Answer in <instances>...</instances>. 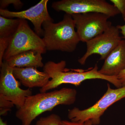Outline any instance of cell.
Listing matches in <instances>:
<instances>
[{
	"label": "cell",
	"instance_id": "1",
	"mask_svg": "<svg viewBox=\"0 0 125 125\" xmlns=\"http://www.w3.org/2000/svg\"><path fill=\"white\" fill-rule=\"evenodd\" d=\"M77 91L64 88L59 90L40 93L27 97L24 105L18 109L15 116L22 125H30L36 117L43 113L52 111L59 105H70L76 99Z\"/></svg>",
	"mask_w": 125,
	"mask_h": 125
},
{
	"label": "cell",
	"instance_id": "2",
	"mask_svg": "<svg viewBox=\"0 0 125 125\" xmlns=\"http://www.w3.org/2000/svg\"><path fill=\"white\" fill-rule=\"evenodd\" d=\"M66 66V62L63 60L58 62L50 61L45 63L43 71L48 74L51 80L44 87L40 88V93L47 92L62 84H71L78 86L84 81L94 79L107 81L117 88L122 87L116 76H106L99 73L97 64L87 70L67 69Z\"/></svg>",
	"mask_w": 125,
	"mask_h": 125
},
{
	"label": "cell",
	"instance_id": "3",
	"mask_svg": "<svg viewBox=\"0 0 125 125\" xmlns=\"http://www.w3.org/2000/svg\"><path fill=\"white\" fill-rule=\"evenodd\" d=\"M42 27V39L47 51L73 52L80 42L71 15L65 13L58 23L45 21Z\"/></svg>",
	"mask_w": 125,
	"mask_h": 125
},
{
	"label": "cell",
	"instance_id": "4",
	"mask_svg": "<svg viewBox=\"0 0 125 125\" xmlns=\"http://www.w3.org/2000/svg\"><path fill=\"white\" fill-rule=\"evenodd\" d=\"M125 98V86L112 89L107 83V89L95 104L83 110L77 107L69 109L68 117L73 122L84 123L90 121L93 125H99L101 117L104 112L114 103Z\"/></svg>",
	"mask_w": 125,
	"mask_h": 125
},
{
	"label": "cell",
	"instance_id": "5",
	"mask_svg": "<svg viewBox=\"0 0 125 125\" xmlns=\"http://www.w3.org/2000/svg\"><path fill=\"white\" fill-rule=\"evenodd\" d=\"M30 50L38 51L42 54L47 51L42 39L31 29L26 20L21 19L18 29L10 39L3 61Z\"/></svg>",
	"mask_w": 125,
	"mask_h": 125
},
{
	"label": "cell",
	"instance_id": "6",
	"mask_svg": "<svg viewBox=\"0 0 125 125\" xmlns=\"http://www.w3.org/2000/svg\"><path fill=\"white\" fill-rule=\"evenodd\" d=\"M81 42L86 43L105 32L112 23L105 14L90 12L72 15Z\"/></svg>",
	"mask_w": 125,
	"mask_h": 125
},
{
	"label": "cell",
	"instance_id": "7",
	"mask_svg": "<svg viewBox=\"0 0 125 125\" xmlns=\"http://www.w3.org/2000/svg\"><path fill=\"white\" fill-rule=\"evenodd\" d=\"M52 6L56 11H64L71 15L98 12L111 18L120 14L113 5L104 0H62L53 2Z\"/></svg>",
	"mask_w": 125,
	"mask_h": 125
},
{
	"label": "cell",
	"instance_id": "8",
	"mask_svg": "<svg viewBox=\"0 0 125 125\" xmlns=\"http://www.w3.org/2000/svg\"><path fill=\"white\" fill-rule=\"evenodd\" d=\"M120 33L117 26L112 25L102 34L87 42L86 52L78 60V62L84 65L87 59L93 54L100 55V60H105L122 40Z\"/></svg>",
	"mask_w": 125,
	"mask_h": 125
},
{
	"label": "cell",
	"instance_id": "9",
	"mask_svg": "<svg viewBox=\"0 0 125 125\" xmlns=\"http://www.w3.org/2000/svg\"><path fill=\"white\" fill-rule=\"evenodd\" d=\"M0 67V96L13 103L19 109L24 105L27 97L32 95V91L30 88H21L13 74V68L5 61H3Z\"/></svg>",
	"mask_w": 125,
	"mask_h": 125
},
{
	"label": "cell",
	"instance_id": "10",
	"mask_svg": "<svg viewBox=\"0 0 125 125\" xmlns=\"http://www.w3.org/2000/svg\"><path fill=\"white\" fill-rule=\"evenodd\" d=\"M48 0H42L35 5L23 11H11L0 9V15L7 18L28 20L33 24L34 30L39 36H42V24L45 21H53L48 11Z\"/></svg>",
	"mask_w": 125,
	"mask_h": 125
},
{
	"label": "cell",
	"instance_id": "11",
	"mask_svg": "<svg viewBox=\"0 0 125 125\" xmlns=\"http://www.w3.org/2000/svg\"><path fill=\"white\" fill-rule=\"evenodd\" d=\"M125 69V39L107 56L101 69L100 73L106 76H116Z\"/></svg>",
	"mask_w": 125,
	"mask_h": 125
},
{
	"label": "cell",
	"instance_id": "12",
	"mask_svg": "<svg viewBox=\"0 0 125 125\" xmlns=\"http://www.w3.org/2000/svg\"><path fill=\"white\" fill-rule=\"evenodd\" d=\"M13 74L23 85L30 89L34 87L42 88L51 79L48 74L44 71H39L34 67H14Z\"/></svg>",
	"mask_w": 125,
	"mask_h": 125
},
{
	"label": "cell",
	"instance_id": "13",
	"mask_svg": "<svg viewBox=\"0 0 125 125\" xmlns=\"http://www.w3.org/2000/svg\"><path fill=\"white\" fill-rule=\"evenodd\" d=\"M42 53L37 51L30 50L21 52L5 61L9 66L14 68L42 67Z\"/></svg>",
	"mask_w": 125,
	"mask_h": 125
},
{
	"label": "cell",
	"instance_id": "14",
	"mask_svg": "<svg viewBox=\"0 0 125 125\" xmlns=\"http://www.w3.org/2000/svg\"><path fill=\"white\" fill-rule=\"evenodd\" d=\"M21 19H10L0 16V38L10 39L17 30Z\"/></svg>",
	"mask_w": 125,
	"mask_h": 125
},
{
	"label": "cell",
	"instance_id": "15",
	"mask_svg": "<svg viewBox=\"0 0 125 125\" xmlns=\"http://www.w3.org/2000/svg\"><path fill=\"white\" fill-rule=\"evenodd\" d=\"M62 121L58 115L52 114L45 117H41L36 125H61Z\"/></svg>",
	"mask_w": 125,
	"mask_h": 125
},
{
	"label": "cell",
	"instance_id": "16",
	"mask_svg": "<svg viewBox=\"0 0 125 125\" xmlns=\"http://www.w3.org/2000/svg\"><path fill=\"white\" fill-rule=\"evenodd\" d=\"M14 104L10 101L5 99L2 96H0V115L4 116L13 107Z\"/></svg>",
	"mask_w": 125,
	"mask_h": 125
},
{
	"label": "cell",
	"instance_id": "17",
	"mask_svg": "<svg viewBox=\"0 0 125 125\" xmlns=\"http://www.w3.org/2000/svg\"><path fill=\"white\" fill-rule=\"evenodd\" d=\"M13 5L16 9H20L23 6V4L20 0H1L0 1V9H5L8 6Z\"/></svg>",
	"mask_w": 125,
	"mask_h": 125
},
{
	"label": "cell",
	"instance_id": "18",
	"mask_svg": "<svg viewBox=\"0 0 125 125\" xmlns=\"http://www.w3.org/2000/svg\"><path fill=\"white\" fill-rule=\"evenodd\" d=\"M10 39L0 38V65L3 63V57L9 46Z\"/></svg>",
	"mask_w": 125,
	"mask_h": 125
},
{
	"label": "cell",
	"instance_id": "19",
	"mask_svg": "<svg viewBox=\"0 0 125 125\" xmlns=\"http://www.w3.org/2000/svg\"><path fill=\"white\" fill-rule=\"evenodd\" d=\"M112 4L121 14L124 20L125 19V0H110Z\"/></svg>",
	"mask_w": 125,
	"mask_h": 125
},
{
	"label": "cell",
	"instance_id": "20",
	"mask_svg": "<svg viewBox=\"0 0 125 125\" xmlns=\"http://www.w3.org/2000/svg\"><path fill=\"white\" fill-rule=\"evenodd\" d=\"M117 77L120 81L122 87L125 86V69L122 71Z\"/></svg>",
	"mask_w": 125,
	"mask_h": 125
},
{
	"label": "cell",
	"instance_id": "21",
	"mask_svg": "<svg viewBox=\"0 0 125 125\" xmlns=\"http://www.w3.org/2000/svg\"><path fill=\"white\" fill-rule=\"evenodd\" d=\"M61 125H84V123H81L78 122H73L67 120H62Z\"/></svg>",
	"mask_w": 125,
	"mask_h": 125
},
{
	"label": "cell",
	"instance_id": "22",
	"mask_svg": "<svg viewBox=\"0 0 125 125\" xmlns=\"http://www.w3.org/2000/svg\"><path fill=\"white\" fill-rule=\"evenodd\" d=\"M125 22V19L124 20ZM120 31V32L123 35V38L125 39V23L123 25H118L117 26Z\"/></svg>",
	"mask_w": 125,
	"mask_h": 125
},
{
	"label": "cell",
	"instance_id": "23",
	"mask_svg": "<svg viewBox=\"0 0 125 125\" xmlns=\"http://www.w3.org/2000/svg\"><path fill=\"white\" fill-rule=\"evenodd\" d=\"M0 125H7L6 122L3 121L2 119L0 118Z\"/></svg>",
	"mask_w": 125,
	"mask_h": 125
},
{
	"label": "cell",
	"instance_id": "24",
	"mask_svg": "<svg viewBox=\"0 0 125 125\" xmlns=\"http://www.w3.org/2000/svg\"><path fill=\"white\" fill-rule=\"evenodd\" d=\"M84 125H93L90 121L88 120L84 123Z\"/></svg>",
	"mask_w": 125,
	"mask_h": 125
}]
</instances>
